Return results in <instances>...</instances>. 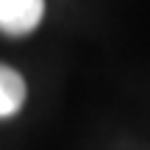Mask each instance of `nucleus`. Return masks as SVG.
Here are the masks:
<instances>
[{
  "instance_id": "1",
  "label": "nucleus",
  "mask_w": 150,
  "mask_h": 150,
  "mask_svg": "<svg viewBox=\"0 0 150 150\" xmlns=\"http://www.w3.org/2000/svg\"><path fill=\"white\" fill-rule=\"evenodd\" d=\"M45 0H0V31L8 36L31 33L42 22Z\"/></svg>"
},
{
  "instance_id": "2",
  "label": "nucleus",
  "mask_w": 150,
  "mask_h": 150,
  "mask_svg": "<svg viewBox=\"0 0 150 150\" xmlns=\"http://www.w3.org/2000/svg\"><path fill=\"white\" fill-rule=\"evenodd\" d=\"M25 103V81L17 70L0 64V117L17 114Z\"/></svg>"
}]
</instances>
